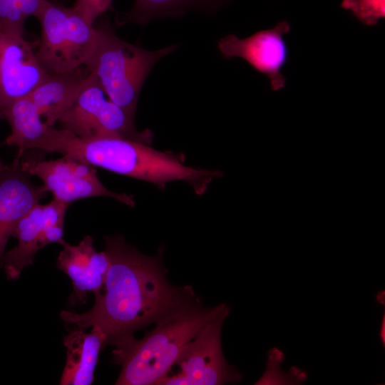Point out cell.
Segmentation results:
<instances>
[{
	"label": "cell",
	"mask_w": 385,
	"mask_h": 385,
	"mask_svg": "<svg viewBox=\"0 0 385 385\" xmlns=\"http://www.w3.org/2000/svg\"><path fill=\"white\" fill-rule=\"evenodd\" d=\"M284 353L277 347L269 351L267 369L260 379L255 384H284L282 374L289 381L290 384H300L306 381L307 374L301 369L292 366L290 371L287 374L280 369V364L284 361Z\"/></svg>",
	"instance_id": "ac0fdd59"
},
{
	"label": "cell",
	"mask_w": 385,
	"mask_h": 385,
	"mask_svg": "<svg viewBox=\"0 0 385 385\" xmlns=\"http://www.w3.org/2000/svg\"><path fill=\"white\" fill-rule=\"evenodd\" d=\"M26 21L17 0H0V32L23 36Z\"/></svg>",
	"instance_id": "ffe728a7"
},
{
	"label": "cell",
	"mask_w": 385,
	"mask_h": 385,
	"mask_svg": "<svg viewBox=\"0 0 385 385\" xmlns=\"http://www.w3.org/2000/svg\"><path fill=\"white\" fill-rule=\"evenodd\" d=\"M63 344L66 360L60 384H92L100 351L106 345L104 333L97 327H92L89 332L78 327L64 337Z\"/></svg>",
	"instance_id": "5bb4252c"
},
{
	"label": "cell",
	"mask_w": 385,
	"mask_h": 385,
	"mask_svg": "<svg viewBox=\"0 0 385 385\" xmlns=\"http://www.w3.org/2000/svg\"><path fill=\"white\" fill-rule=\"evenodd\" d=\"M21 165L30 175L39 178L55 200L70 204L81 199L106 196L132 207L135 205L132 195L106 188L98 179L94 166L71 156L63 155L50 160H24Z\"/></svg>",
	"instance_id": "ba28073f"
},
{
	"label": "cell",
	"mask_w": 385,
	"mask_h": 385,
	"mask_svg": "<svg viewBox=\"0 0 385 385\" xmlns=\"http://www.w3.org/2000/svg\"><path fill=\"white\" fill-rule=\"evenodd\" d=\"M43 0H17L19 8L24 18L34 16Z\"/></svg>",
	"instance_id": "7402d4cb"
},
{
	"label": "cell",
	"mask_w": 385,
	"mask_h": 385,
	"mask_svg": "<svg viewBox=\"0 0 385 385\" xmlns=\"http://www.w3.org/2000/svg\"><path fill=\"white\" fill-rule=\"evenodd\" d=\"M21 158L0 166V267L6 244L20 220L46 197L43 185L33 183Z\"/></svg>",
	"instance_id": "7c38bea8"
},
{
	"label": "cell",
	"mask_w": 385,
	"mask_h": 385,
	"mask_svg": "<svg viewBox=\"0 0 385 385\" xmlns=\"http://www.w3.org/2000/svg\"><path fill=\"white\" fill-rule=\"evenodd\" d=\"M105 96L98 78L89 73L75 101L58 120L61 128L83 139L118 138L150 145L153 133L138 131L135 119Z\"/></svg>",
	"instance_id": "8992f818"
},
{
	"label": "cell",
	"mask_w": 385,
	"mask_h": 385,
	"mask_svg": "<svg viewBox=\"0 0 385 385\" xmlns=\"http://www.w3.org/2000/svg\"><path fill=\"white\" fill-rule=\"evenodd\" d=\"M384 322H385V317H384V314L383 316V320L381 322V332H380V339H381V343H383V345L384 346V343H385V334H384V327H385V324H384Z\"/></svg>",
	"instance_id": "603a6c76"
},
{
	"label": "cell",
	"mask_w": 385,
	"mask_h": 385,
	"mask_svg": "<svg viewBox=\"0 0 385 385\" xmlns=\"http://www.w3.org/2000/svg\"><path fill=\"white\" fill-rule=\"evenodd\" d=\"M34 16L41 25L36 52L47 74L62 73L84 66L96 44V28L73 7L43 0Z\"/></svg>",
	"instance_id": "5b68a950"
},
{
	"label": "cell",
	"mask_w": 385,
	"mask_h": 385,
	"mask_svg": "<svg viewBox=\"0 0 385 385\" xmlns=\"http://www.w3.org/2000/svg\"><path fill=\"white\" fill-rule=\"evenodd\" d=\"M341 6L368 26L377 25L385 16V0H342Z\"/></svg>",
	"instance_id": "d6986e66"
},
{
	"label": "cell",
	"mask_w": 385,
	"mask_h": 385,
	"mask_svg": "<svg viewBox=\"0 0 385 385\" xmlns=\"http://www.w3.org/2000/svg\"><path fill=\"white\" fill-rule=\"evenodd\" d=\"M289 30V24L283 21L272 29L260 31L245 38L229 34L220 39L218 49L225 58L239 57L246 61L269 78L273 91H279L286 83L281 71L289 54L283 36Z\"/></svg>",
	"instance_id": "30bf717a"
},
{
	"label": "cell",
	"mask_w": 385,
	"mask_h": 385,
	"mask_svg": "<svg viewBox=\"0 0 385 385\" xmlns=\"http://www.w3.org/2000/svg\"><path fill=\"white\" fill-rule=\"evenodd\" d=\"M4 163H2L1 158H0V166H1Z\"/></svg>",
	"instance_id": "cb8c5ba5"
},
{
	"label": "cell",
	"mask_w": 385,
	"mask_h": 385,
	"mask_svg": "<svg viewBox=\"0 0 385 385\" xmlns=\"http://www.w3.org/2000/svg\"><path fill=\"white\" fill-rule=\"evenodd\" d=\"M230 312L226 303L205 307L198 298L163 317L142 339L113 351L121 364L115 384L157 385L185 346L205 325Z\"/></svg>",
	"instance_id": "3957f363"
},
{
	"label": "cell",
	"mask_w": 385,
	"mask_h": 385,
	"mask_svg": "<svg viewBox=\"0 0 385 385\" xmlns=\"http://www.w3.org/2000/svg\"><path fill=\"white\" fill-rule=\"evenodd\" d=\"M93 239L87 235L76 245L63 240L59 243L63 250L57 258V267L71 279L73 298L83 301L88 293L100 292L109 268V260L105 251L97 252Z\"/></svg>",
	"instance_id": "4fadbf2b"
},
{
	"label": "cell",
	"mask_w": 385,
	"mask_h": 385,
	"mask_svg": "<svg viewBox=\"0 0 385 385\" xmlns=\"http://www.w3.org/2000/svg\"><path fill=\"white\" fill-rule=\"evenodd\" d=\"M230 0H135L124 20L142 26L163 18L178 17L190 12L210 14Z\"/></svg>",
	"instance_id": "e0dca14e"
},
{
	"label": "cell",
	"mask_w": 385,
	"mask_h": 385,
	"mask_svg": "<svg viewBox=\"0 0 385 385\" xmlns=\"http://www.w3.org/2000/svg\"><path fill=\"white\" fill-rule=\"evenodd\" d=\"M85 76L80 68L71 71L47 74L29 96L38 108L44 122L54 126L73 103L83 86Z\"/></svg>",
	"instance_id": "9a60e30c"
},
{
	"label": "cell",
	"mask_w": 385,
	"mask_h": 385,
	"mask_svg": "<svg viewBox=\"0 0 385 385\" xmlns=\"http://www.w3.org/2000/svg\"><path fill=\"white\" fill-rule=\"evenodd\" d=\"M69 203L53 199L34 205L19 222L12 237L17 245L5 252L2 267L8 279L16 280L33 263L38 251L63 240L64 218Z\"/></svg>",
	"instance_id": "9c48e42d"
},
{
	"label": "cell",
	"mask_w": 385,
	"mask_h": 385,
	"mask_svg": "<svg viewBox=\"0 0 385 385\" xmlns=\"http://www.w3.org/2000/svg\"><path fill=\"white\" fill-rule=\"evenodd\" d=\"M0 117L5 118L11 128V133L4 144L17 148L18 158H21L26 150L36 148L49 126L42 120L38 108L29 96L19 98L1 108Z\"/></svg>",
	"instance_id": "2e32d148"
},
{
	"label": "cell",
	"mask_w": 385,
	"mask_h": 385,
	"mask_svg": "<svg viewBox=\"0 0 385 385\" xmlns=\"http://www.w3.org/2000/svg\"><path fill=\"white\" fill-rule=\"evenodd\" d=\"M96 28V44L84 66L98 79L108 98L135 119L142 86L155 64L175 45L148 51L119 38L108 24Z\"/></svg>",
	"instance_id": "277c9868"
},
{
	"label": "cell",
	"mask_w": 385,
	"mask_h": 385,
	"mask_svg": "<svg viewBox=\"0 0 385 385\" xmlns=\"http://www.w3.org/2000/svg\"><path fill=\"white\" fill-rule=\"evenodd\" d=\"M228 315L205 325L183 348L157 385H222L237 383L242 376L226 361L221 332Z\"/></svg>",
	"instance_id": "52a82bcc"
},
{
	"label": "cell",
	"mask_w": 385,
	"mask_h": 385,
	"mask_svg": "<svg viewBox=\"0 0 385 385\" xmlns=\"http://www.w3.org/2000/svg\"><path fill=\"white\" fill-rule=\"evenodd\" d=\"M113 0H76L73 8L90 24L111 9Z\"/></svg>",
	"instance_id": "44dd1931"
},
{
	"label": "cell",
	"mask_w": 385,
	"mask_h": 385,
	"mask_svg": "<svg viewBox=\"0 0 385 385\" xmlns=\"http://www.w3.org/2000/svg\"><path fill=\"white\" fill-rule=\"evenodd\" d=\"M46 76L23 36L0 32V109L29 96Z\"/></svg>",
	"instance_id": "8fae6325"
},
{
	"label": "cell",
	"mask_w": 385,
	"mask_h": 385,
	"mask_svg": "<svg viewBox=\"0 0 385 385\" xmlns=\"http://www.w3.org/2000/svg\"><path fill=\"white\" fill-rule=\"evenodd\" d=\"M149 145L118 138L83 139L65 129L49 126L36 148L149 182L161 190L170 182L185 181L198 195L205 194L212 180L222 176L220 170L185 165L183 153L161 152Z\"/></svg>",
	"instance_id": "7a4b0ae2"
},
{
	"label": "cell",
	"mask_w": 385,
	"mask_h": 385,
	"mask_svg": "<svg viewBox=\"0 0 385 385\" xmlns=\"http://www.w3.org/2000/svg\"><path fill=\"white\" fill-rule=\"evenodd\" d=\"M109 268L93 307L86 312L62 311L61 319L78 328L97 327L106 344L120 349L140 329L155 324L181 307L198 299L191 286L175 287L167 279L163 250L146 256L119 236L105 238Z\"/></svg>",
	"instance_id": "6da1fadb"
}]
</instances>
